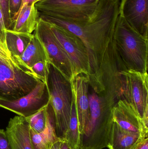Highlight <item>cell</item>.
I'll return each instance as SVG.
<instances>
[{
  "mask_svg": "<svg viewBox=\"0 0 148 149\" xmlns=\"http://www.w3.org/2000/svg\"><path fill=\"white\" fill-rule=\"evenodd\" d=\"M148 45V38L133 29L119 14L113 37L118 67L121 66L122 71L147 73Z\"/></svg>",
  "mask_w": 148,
  "mask_h": 149,
  "instance_id": "6da1fadb",
  "label": "cell"
},
{
  "mask_svg": "<svg viewBox=\"0 0 148 149\" xmlns=\"http://www.w3.org/2000/svg\"><path fill=\"white\" fill-rule=\"evenodd\" d=\"M89 122L84 134L80 135L78 149H103L107 147L110 139L114 99L94 91L89 93Z\"/></svg>",
  "mask_w": 148,
  "mask_h": 149,
  "instance_id": "7a4b0ae2",
  "label": "cell"
},
{
  "mask_svg": "<svg viewBox=\"0 0 148 149\" xmlns=\"http://www.w3.org/2000/svg\"><path fill=\"white\" fill-rule=\"evenodd\" d=\"M49 71L47 85L50 95L49 103L54 116L56 136L62 141L71 115L73 102L71 85L69 80L50 63Z\"/></svg>",
  "mask_w": 148,
  "mask_h": 149,
  "instance_id": "3957f363",
  "label": "cell"
},
{
  "mask_svg": "<svg viewBox=\"0 0 148 149\" xmlns=\"http://www.w3.org/2000/svg\"><path fill=\"white\" fill-rule=\"evenodd\" d=\"M99 0H41L36 3L40 15L67 22L83 24L93 15Z\"/></svg>",
  "mask_w": 148,
  "mask_h": 149,
  "instance_id": "277c9868",
  "label": "cell"
},
{
  "mask_svg": "<svg viewBox=\"0 0 148 149\" xmlns=\"http://www.w3.org/2000/svg\"><path fill=\"white\" fill-rule=\"evenodd\" d=\"M119 96L130 103L148 128V77L147 73L132 70L119 72Z\"/></svg>",
  "mask_w": 148,
  "mask_h": 149,
  "instance_id": "5b68a950",
  "label": "cell"
},
{
  "mask_svg": "<svg viewBox=\"0 0 148 149\" xmlns=\"http://www.w3.org/2000/svg\"><path fill=\"white\" fill-rule=\"evenodd\" d=\"M40 81L21 69L11 68L0 61V100L11 101L21 98Z\"/></svg>",
  "mask_w": 148,
  "mask_h": 149,
  "instance_id": "8992f818",
  "label": "cell"
},
{
  "mask_svg": "<svg viewBox=\"0 0 148 149\" xmlns=\"http://www.w3.org/2000/svg\"><path fill=\"white\" fill-rule=\"evenodd\" d=\"M48 23L51 30L68 58L73 76L84 74L89 77V59L87 48L83 42L71 31L61 26Z\"/></svg>",
  "mask_w": 148,
  "mask_h": 149,
  "instance_id": "52a82bcc",
  "label": "cell"
},
{
  "mask_svg": "<svg viewBox=\"0 0 148 149\" xmlns=\"http://www.w3.org/2000/svg\"><path fill=\"white\" fill-rule=\"evenodd\" d=\"M34 34L44 45L50 63L70 80L73 76L70 62L51 30L50 24L39 17Z\"/></svg>",
  "mask_w": 148,
  "mask_h": 149,
  "instance_id": "ba28073f",
  "label": "cell"
},
{
  "mask_svg": "<svg viewBox=\"0 0 148 149\" xmlns=\"http://www.w3.org/2000/svg\"><path fill=\"white\" fill-rule=\"evenodd\" d=\"M49 101L47 84L41 81L30 93L21 98L11 101L0 100V107L26 118L47 106Z\"/></svg>",
  "mask_w": 148,
  "mask_h": 149,
  "instance_id": "9c48e42d",
  "label": "cell"
},
{
  "mask_svg": "<svg viewBox=\"0 0 148 149\" xmlns=\"http://www.w3.org/2000/svg\"><path fill=\"white\" fill-rule=\"evenodd\" d=\"M73 101L75 106L80 135L84 134L90 117L89 86V79L87 74H79L70 79Z\"/></svg>",
  "mask_w": 148,
  "mask_h": 149,
  "instance_id": "30bf717a",
  "label": "cell"
},
{
  "mask_svg": "<svg viewBox=\"0 0 148 149\" xmlns=\"http://www.w3.org/2000/svg\"><path fill=\"white\" fill-rule=\"evenodd\" d=\"M111 111L113 121L121 128L145 138L148 137V128L130 103L120 99L114 105Z\"/></svg>",
  "mask_w": 148,
  "mask_h": 149,
  "instance_id": "8fae6325",
  "label": "cell"
},
{
  "mask_svg": "<svg viewBox=\"0 0 148 149\" xmlns=\"http://www.w3.org/2000/svg\"><path fill=\"white\" fill-rule=\"evenodd\" d=\"M119 14L133 29L148 38V0H121Z\"/></svg>",
  "mask_w": 148,
  "mask_h": 149,
  "instance_id": "7c38bea8",
  "label": "cell"
},
{
  "mask_svg": "<svg viewBox=\"0 0 148 149\" xmlns=\"http://www.w3.org/2000/svg\"><path fill=\"white\" fill-rule=\"evenodd\" d=\"M5 131L10 149H33L30 128L25 117L18 115L11 118Z\"/></svg>",
  "mask_w": 148,
  "mask_h": 149,
  "instance_id": "4fadbf2b",
  "label": "cell"
},
{
  "mask_svg": "<svg viewBox=\"0 0 148 149\" xmlns=\"http://www.w3.org/2000/svg\"><path fill=\"white\" fill-rule=\"evenodd\" d=\"M14 60L21 70L31 75V68L34 65L41 61L49 63L44 45L34 34L21 56Z\"/></svg>",
  "mask_w": 148,
  "mask_h": 149,
  "instance_id": "5bb4252c",
  "label": "cell"
},
{
  "mask_svg": "<svg viewBox=\"0 0 148 149\" xmlns=\"http://www.w3.org/2000/svg\"><path fill=\"white\" fill-rule=\"evenodd\" d=\"M30 137L33 149H50L52 145L60 140L56 136L54 112L50 103L47 110L46 127L39 134L30 131Z\"/></svg>",
  "mask_w": 148,
  "mask_h": 149,
  "instance_id": "9a60e30c",
  "label": "cell"
},
{
  "mask_svg": "<svg viewBox=\"0 0 148 149\" xmlns=\"http://www.w3.org/2000/svg\"><path fill=\"white\" fill-rule=\"evenodd\" d=\"M34 2L26 5L17 15L11 30L16 32L32 34L35 31L39 20L38 11Z\"/></svg>",
  "mask_w": 148,
  "mask_h": 149,
  "instance_id": "2e32d148",
  "label": "cell"
},
{
  "mask_svg": "<svg viewBox=\"0 0 148 149\" xmlns=\"http://www.w3.org/2000/svg\"><path fill=\"white\" fill-rule=\"evenodd\" d=\"M145 138L140 135L123 130L114 122L107 148L109 149H131Z\"/></svg>",
  "mask_w": 148,
  "mask_h": 149,
  "instance_id": "e0dca14e",
  "label": "cell"
},
{
  "mask_svg": "<svg viewBox=\"0 0 148 149\" xmlns=\"http://www.w3.org/2000/svg\"><path fill=\"white\" fill-rule=\"evenodd\" d=\"M33 36V34L6 30V46L13 60L21 56L29 44Z\"/></svg>",
  "mask_w": 148,
  "mask_h": 149,
  "instance_id": "ac0fdd59",
  "label": "cell"
},
{
  "mask_svg": "<svg viewBox=\"0 0 148 149\" xmlns=\"http://www.w3.org/2000/svg\"><path fill=\"white\" fill-rule=\"evenodd\" d=\"M62 141H65L72 149H78L80 132L76 109L73 101L68 127Z\"/></svg>",
  "mask_w": 148,
  "mask_h": 149,
  "instance_id": "d6986e66",
  "label": "cell"
},
{
  "mask_svg": "<svg viewBox=\"0 0 148 149\" xmlns=\"http://www.w3.org/2000/svg\"><path fill=\"white\" fill-rule=\"evenodd\" d=\"M48 104L34 114L26 117L29 125L30 131L39 134L44 130L47 122V110Z\"/></svg>",
  "mask_w": 148,
  "mask_h": 149,
  "instance_id": "ffe728a7",
  "label": "cell"
},
{
  "mask_svg": "<svg viewBox=\"0 0 148 149\" xmlns=\"http://www.w3.org/2000/svg\"><path fill=\"white\" fill-rule=\"evenodd\" d=\"M49 64L46 62H39L31 68L32 75L42 82L47 84L49 74Z\"/></svg>",
  "mask_w": 148,
  "mask_h": 149,
  "instance_id": "44dd1931",
  "label": "cell"
},
{
  "mask_svg": "<svg viewBox=\"0 0 148 149\" xmlns=\"http://www.w3.org/2000/svg\"><path fill=\"white\" fill-rule=\"evenodd\" d=\"M0 61L11 68L20 69L17 64L13 60L7 47L1 43H0Z\"/></svg>",
  "mask_w": 148,
  "mask_h": 149,
  "instance_id": "7402d4cb",
  "label": "cell"
},
{
  "mask_svg": "<svg viewBox=\"0 0 148 149\" xmlns=\"http://www.w3.org/2000/svg\"><path fill=\"white\" fill-rule=\"evenodd\" d=\"M0 8L2 11L6 29L11 30L13 26L9 8V0H0Z\"/></svg>",
  "mask_w": 148,
  "mask_h": 149,
  "instance_id": "603a6c76",
  "label": "cell"
},
{
  "mask_svg": "<svg viewBox=\"0 0 148 149\" xmlns=\"http://www.w3.org/2000/svg\"><path fill=\"white\" fill-rule=\"evenodd\" d=\"M22 1V0H9V12L12 22L21 8Z\"/></svg>",
  "mask_w": 148,
  "mask_h": 149,
  "instance_id": "cb8c5ba5",
  "label": "cell"
},
{
  "mask_svg": "<svg viewBox=\"0 0 148 149\" xmlns=\"http://www.w3.org/2000/svg\"><path fill=\"white\" fill-rule=\"evenodd\" d=\"M6 30L3 14L0 8V43L7 47L6 43Z\"/></svg>",
  "mask_w": 148,
  "mask_h": 149,
  "instance_id": "d4e9b609",
  "label": "cell"
},
{
  "mask_svg": "<svg viewBox=\"0 0 148 149\" xmlns=\"http://www.w3.org/2000/svg\"><path fill=\"white\" fill-rule=\"evenodd\" d=\"M0 149H10L5 131L3 129H0Z\"/></svg>",
  "mask_w": 148,
  "mask_h": 149,
  "instance_id": "484cf974",
  "label": "cell"
},
{
  "mask_svg": "<svg viewBox=\"0 0 148 149\" xmlns=\"http://www.w3.org/2000/svg\"><path fill=\"white\" fill-rule=\"evenodd\" d=\"M131 149H148V138L142 139Z\"/></svg>",
  "mask_w": 148,
  "mask_h": 149,
  "instance_id": "4316f807",
  "label": "cell"
},
{
  "mask_svg": "<svg viewBox=\"0 0 148 149\" xmlns=\"http://www.w3.org/2000/svg\"><path fill=\"white\" fill-rule=\"evenodd\" d=\"M41 1V0H22V1L21 5V8H20V10H19V11L17 13V15H16L14 18L13 19V25L14 24V22L15 21L17 17V15H18L19 13H20V11L22 10L23 8L25 7L26 5H28V4H30V3H32L34 2H38L39 1ZM13 27V26H12Z\"/></svg>",
  "mask_w": 148,
  "mask_h": 149,
  "instance_id": "83f0119b",
  "label": "cell"
},
{
  "mask_svg": "<svg viewBox=\"0 0 148 149\" xmlns=\"http://www.w3.org/2000/svg\"><path fill=\"white\" fill-rule=\"evenodd\" d=\"M61 140H59V141L56 142L52 145L50 149H60V147H61Z\"/></svg>",
  "mask_w": 148,
  "mask_h": 149,
  "instance_id": "f1b7e54d",
  "label": "cell"
},
{
  "mask_svg": "<svg viewBox=\"0 0 148 149\" xmlns=\"http://www.w3.org/2000/svg\"><path fill=\"white\" fill-rule=\"evenodd\" d=\"M60 149H72L64 141H62Z\"/></svg>",
  "mask_w": 148,
  "mask_h": 149,
  "instance_id": "f546056e",
  "label": "cell"
}]
</instances>
